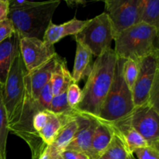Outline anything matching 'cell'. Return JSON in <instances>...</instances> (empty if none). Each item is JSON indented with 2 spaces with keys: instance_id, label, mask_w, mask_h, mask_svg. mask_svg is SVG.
<instances>
[{
  "instance_id": "obj_25",
  "label": "cell",
  "mask_w": 159,
  "mask_h": 159,
  "mask_svg": "<svg viewBox=\"0 0 159 159\" xmlns=\"http://www.w3.org/2000/svg\"><path fill=\"white\" fill-rule=\"evenodd\" d=\"M138 75V62L131 59L124 60L123 75L127 86L132 91Z\"/></svg>"
},
{
  "instance_id": "obj_21",
  "label": "cell",
  "mask_w": 159,
  "mask_h": 159,
  "mask_svg": "<svg viewBox=\"0 0 159 159\" xmlns=\"http://www.w3.org/2000/svg\"><path fill=\"white\" fill-rule=\"evenodd\" d=\"M49 113L50 118L48 124L39 132V136L41 138L42 141L45 145H52L66 118L68 117V115L72 113L57 116V115L54 114L51 112H49Z\"/></svg>"
},
{
  "instance_id": "obj_19",
  "label": "cell",
  "mask_w": 159,
  "mask_h": 159,
  "mask_svg": "<svg viewBox=\"0 0 159 159\" xmlns=\"http://www.w3.org/2000/svg\"><path fill=\"white\" fill-rule=\"evenodd\" d=\"M92 57L93 54L90 53V51L82 43L76 41L75 58L73 72L71 74L73 82L78 83L85 76L89 75L91 71L90 62Z\"/></svg>"
},
{
  "instance_id": "obj_35",
  "label": "cell",
  "mask_w": 159,
  "mask_h": 159,
  "mask_svg": "<svg viewBox=\"0 0 159 159\" xmlns=\"http://www.w3.org/2000/svg\"><path fill=\"white\" fill-rule=\"evenodd\" d=\"M9 13V0H0V23L7 20Z\"/></svg>"
},
{
  "instance_id": "obj_9",
  "label": "cell",
  "mask_w": 159,
  "mask_h": 159,
  "mask_svg": "<svg viewBox=\"0 0 159 159\" xmlns=\"http://www.w3.org/2000/svg\"><path fill=\"white\" fill-rule=\"evenodd\" d=\"M105 13L108 16L115 36L139 23V0H107Z\"/></svg>"
},
{
  "instance_id": "obj_3",
  "label": "cell",
  "mask_w": 159,
  "mask_h": 159,
  "mask_svg": "<svg viewBox=\"0 0 159 159\" xmlns=\"http://www.w3.org/2000/svg\"><path fill=\"white\" fill-rule=\"evenodd\" d=\"M60 3L58 0L35 2L23 9H10L8 19L20 39L25 37L40 39L51 23L54 12Z\"/></svg>"
},
{
  "instance_id": "obj_15",
  "label": "cell",
  "mask_w": 159,
  "mask_h": 159,
  "mask_svg": "<svg viewBox=\"0 0 159 159\" xmlns=\"http://www.w3.org/2000/svg\"><path fill=\"white\" fill-rule=\"evenodd\" d=\"M110 124L115 133L122 140L127 148L133 155L138 149L148 146L146 140L124 120L121 119Z\"/></svg>"
},
{
  "instance_id": "obj_33",
  "label": "cell",
  "mask_w": 159,
  "mask_h": 159,
  "mask_svg": "<svg viewBox=\"0 0 159 159\" xmlns=\"http://www.w3.org/2000/svg\"><path fill=\"white\" fill-rule=\"evenodd\" d=\"M60 155L52 145H47L38 159H56Z\"/></svg>"
},
{
  "instance_id": "obj_18",
  "label": "cell",
  "mask_w": 159,
  "mask_h": 159,
  "mask_svg": "<svg viewBox=\"0 0 159 159\" xmlns=\"http://www.w3.org/2000/svg\"><path fill=\"white\" fill-rule=\"evenodd\" d=\"M71 82H73L71 74L67 68L66 61L61 57L51 74L50 80L54 96L66 92Z\"/></svg>"
},
{
  "instance_id": "obj_10",
  "label": "cell",
  "mask_w": 159,
  "mask_h": 159,
  "mask_svg": "<svg viewBox=\"0 0 159 159\" xmlns=\"http://www.w3.org/2000/svg\"><path fill=\"white\" fill-rule=\"evenodd\" d=\"M19 49L27 72L40 67L57 54L54 46L35 37L20 39Z\"/></svg>"
},
{
  "instance_id": "obj_5",
  "label": "cell",
  "mask_w": 159,
  "mask_h": 159,
  "mask_svg": "<svg viewBox=\"0 0 159 159\" xmlns=\"http://www.w3.org/2000/svg\"><path fill=\"white\" fill-rule=\"evenodd\" d=\"M124 59L117 58L110 89L102 103L97 119L112 124L126 117L134 109L132 91L123 75Z\"/></svg>"
},
{
  "instance_id": "obj_24",
  "label": "cell",
  "mask_w": 159,
  "mask_h": 159,
  "mask_svg": "<svg viewBox=\"0 0 159 159\" xmlns=\"http://www.w3.org/2000/svg\"><path fill=\"white\" fill-rule=\"evenodd\" d=\"M74 110V109L71 108L68 104L66 92H65L53 97L48 111L57 116H61L72 113Z\"/></svg>"
},
{
  "instance_id": "obj_8",
  "label": "cell",
  "mask_w": 159,
  "mask_h": 159,
  "mask_svg": "<svg viewBox=\"0 0 159 159\" xmlns=\"http://www.w3.org/2000/svg\"><path fill=\"white\" fill-rule=\"evenodd\" d=\"M159 75V51L146 56L138 61V75L132 95L134 107L148 102L155 79Z\"/></svg>"
},
{
  "instance_id": "obj_14",
  "label": "cell",
  "mask_w": 159,
  "mask_h": 159,
  "mask_svg": "<svg viewBox=\"0 0 159 159\" xmlns=\"http://www.w3.org/2000/svg\"><path fill=\"white\" fill-rule=\"evenodd\" d=\"M20 37L15 32L0 43V85L3 86L7 79L12 61L19 50Z\"/></svg>"
},
{
  "instance_id": "obj_29",
  "label": "cell",
  "mask_w": 159,
  "mask_h": 159,
  "mask_svg": "<svg viewBox=\"0 0 159 159\" xmlns=\"http://www.w3.org/2000/svg\"><path fill=\"white\" fill-rule=\"evenodd\" d=\"M138 159H159V148L148 145L134 152Z\"/></svg>"
},
{
  "instance_id": "obj_6",
  "label": "cell",
  "mask_w": 159,
  "mask_h": 159,
  "mask_svg": "<svg viewBox=\"0 0 159 159\" xmlns=\"http://www.w3.org/2000/svg\"><path fill=\"white\" fill-rule=\"evenodd\" d=\"M75 37L76 41L85 47L93 56L98 57L111 48L114 33L108 16L102 12L89 20L85 27Z\"/></svg>"
},
{
  "instance_id": "obj_30",
  "label": "cell",
  "mask_w": 159,
  "mask_h": 159,
  "mask_svg": "<svg viewBox=\"0 0 159 159\" xmlns=\"http://www.w3.org/2000/svg\"><path fill=\"white\" fill-rule=\"evenodd\" d=\"M147 102L159 110V75L154 82Z\"/></svg>"
},
{
  "instance_id": "obj_4",
  "label": "cell",
  "mask_w": 159,
  "mask_h": 159,
  "mask_svg": "<svg viewBox=\"0 0 159 159\" xmlns=\"http://www.w3.org/2000/svg\"><path fill=\"white\" fill-rule=\"evenodd\" d=\"M27 73L20 49L12 61L4 85L1 86L2 99L7 115L9 130L18 123L26 99L25 75Z\"/></svg>"
},
{
  "instance_id": "obj_17",
  "label": "cell",
  "mask_w": 159,
  "mask_h": 159,
  "mask_svg": "<svg viewBox=\"0 0 159 159\" xmlns=\"http://www.w3.org/2000/svg\"><path fill=\"white\" fill-rule=\"evenodd\" d=\"M77 113L76 110L74 113L68 115L52 144L53 147L60 153L67 148L75 136L79 128V124L76 119Z\"/></svg>"
},
{
  "instance_id": "obj_22",
  "label": "cell",
  "mask_w": 159,
  "mask_h": 159,
  "mask_svg": "<svg viewBox=\"0 0 159 159\" xmlns=\"http://www.w3.org/2000/svg\"><path fill=\"white\" fill-rule=\"evenodd\" d=\"M99 159H134V157L114 132L111 142Z\"/></svg>"
},
{
  "instance_id": "obj_36",
  "label": "cell",
  "mask_w": 159,
  "mask_h": 159,
  "mask_svg": "<svg viewBox=\"0 0 159 159\" xmlns=\"http://www.w3.org/2000/svg\"><path fill=\"white\" fill-rule=\"evenodd\" d=\"M56 159H62V158H61V155H59V156L58 157H57V158H56Z\"/></svg>"
},
{
  "instance_id": "obj_27",
  "label": "cell",
  "mask_w": 159,
  "mask_h": 159,
  "mask_svg": "<svg viewBox=\"0 0 159 159\" xmlns=\"http://www.w3.org/2000/svg\"><path fill=\"white\" fill-rule=\"evenodd\" d=\"M67 99L70 107L76 110L82 99V91L77 83L71 82L66 91Z\"/></svg>"
},
{
  "instance_id": "obj_16",
  "label": "cell",
  "mask_w": 159,
  "mask_h": 159,
  "mask_svg": "<svg viewBox=\"0 0 159 159\" xmlns=\"http://www.w3.org/2000/svg\"><path fill=\"white\" fill-rule=\"evenodd\" d=\"M113 134L114 131L110 124L98 120V124L95 130L90 147L89 158L91 159L100 158L111 142Z\"/></svg>"
},
{
  "instance_id": "obj_2",
  "label": "cell",
  "mask_w": 159,
  "mask_h": 159,
  "mask_svg": "<svg viewBox=\"0 0 159 159\" xmlns=\"http://www.w3.org/2000/svg\"><path fill=\"white\" fill-rule=\"evenodd\" d=\"M159 30L138 23L115 36L114 52L117 58L139 61L146 56L158 51Z\"/></svg>"
},
{
  "instance_id": "obj_7",
  "label": "cell",
  "mask_w": 159,
  "mask_h": 159,
  "mask_svg": "<svg viewBox=\"0 0 159 159\" xmlns=\"http://www.w3.org/2000/svg\"><path fill=\"white\" fill-rule=\"evenodd\" d=\"M137 130L148 145L159 148V110L148 102L134 107L133 111L123 118Z\"/></svg>"
},
{
  "instance_id": "obj_23",
  "label": "cell",
  "mask_w": 159,
  "mask_h": 159,
  "mask_svg": "<svg viewBox=\"0 0 159 159\" xmlns=\"http://www.w3.org/2000/svg\"><path fill=\"white\" fill-rule=\"evenodd\" d=\"M9 132V122L2 99L0 85V156L2 159H6V144Z\"/></svg>"
},
{
  "instance_id": "obj_31",
  "label": "cell",
  "mask_w": 159,
  "mask_h": 159,
  "mask_svg": "<svg viewBox=\"0 0 159 159\" xmlns=\"http://www.w3.org/2000/svg\"><path fill=\"white\" fill-rule=\"evenodd\" d=\"M14 33L13 26L9 19L0 23V43L10 37Z\"/></svg>"
},
{
  "instance_id": "obj_20",
  "label": "cell",
  "mask_w": 159,
  "mask_h": 159,
  "mask_svg": "<svg viewBox=\"0 0 159 159\" xmlns=\"http://www.w3.org/2000/svg\"><path fill=\"white\" fill-rule=\"evenodd\" d=\"M139 23L150 25L159 30L158 0H139Z\"/></svg>"
},
{
  "instance_id": "obj_11",
  "label": "cell",
  "mask_w": 159,
  "mask_h": 159,
  "mask_svg": "<svg viewBox=\"0 0 159 159\" xmlns=\"http://www.w3.org/2000/svg\"><path fill=\"white\" fill-rule=\"evenodd\" d=\"M76 119L79 124V128L75 136L66 149L84 152L89 156L90 147L98 124V120L89 115L79 113V111Z\"/></svg>"
},
{
  "instance_id": "obj_32",
  "label": "cell",
  "mask_w": 159,
  "mask_h": 159,
  "mask_svg": "<svg viewBox=\"0 0 159 159\" xmlns=\"http://www.w3.org/2000/svg\"><path fill=\"white\" fill-rule=\"evenodd\" d=\"M62 159H91L87 154L79 151L65 149L61 153Z\"/></svg>"
},
{
  "instance_id": "obj_34",
  "label": "cell",
  "mask_w": 159,
  "mask_h": 159,
  "mask_svg": "<svg viewBox=\"0 0 159 159\" xmlns=\"http://www.w3.org/2000/svg\"><path fill=\"white\" fill-rule=\"evenodd\" d=\"M9 10L10 9H20L31 6L35 2L27 0H9Z\"/></svg>"
},
{
  "instance_id": "obj_26",
  "label": "cell",
  "mask_w": 159,
  "mask_h": 159,
  "mask_svg": "<svg viewBox=\"0 0 159 159\" xmlns=\"http://www.w3.org/2000/svg\"><path fill=\"white\" fill-rule=\"evenodd\" d=\"M53 97L54 95L52 93L51 84L49 82L42 88L35 100L40 110H49Z\"/></svg>"
},
{
  "instance_id": "obj_28",
  "label": "cell",
  "mask_w": 159,
  "mask_h": 159,
  "mask_svg": "<svg viewBox=\"0 0 159 159\" xmlns=\"http://www.w3.org/2000/svg\"><path fill=\"white\" fill-rule=\"evenodd\" d=\"M49 118L50 113L48 110H40L34 115L32 120L33 128L38 134L39 132L48 124Z\"/></svg>"
},
{
  "instance_id": "obj_13",
  "label": "cell",
  "mask_w": 159,
  "mask_h": 159,
  "mask_svg": "<svg viewBox=\"0 0 159 159\" xmlns=\"http://www.w3.org/2000/svg\"><path fill=\"white\" fill-rule=\"evenodd\" d=\"M89 20H80L74 18L61 24H54L51 22L47 28L43 36V40L45 43L54 46L57 42L66 36L79 34L85 26Z\"/></svg>"
},
{
  "instance_id": "obj_37",
  "label": "cell",
  "mask_w": 159,
  "mask_h": 159,
  "mask_svg": "<svg viewBox=\"0 0 159 159\" xmlns=\"http://www.w3.org/2000/svg\"><path fill=\"white\" fill-rule=\"evenodd\" d=\"M0 159H2V158H1V156H0Z\"/></svg>"
},
{
  "instance_id": "obj_12",
  "label": "cell",
  "mask_w": 159,
  "mask_h": 159,
  "mask_svg": "<svg viewBox=\"0 0 159 159\" xmlns=\"http://www.w3.org/2000/svg\"><path fill=\"white\" fill-rule=\"evenodd\" d=\"M60 58V56L56 54L40 67L26 73L25 75L26 88L33 99H37L42 88L49 83L51 74Z\"/></svg>"
},
{
  "instance_id": "obj_1",
  "label": "cell",
  "mask_w": 159,
  "mask_h": 159,
  "mask_svg": "<svg viewBox=\"0 0 159 159\" xmlns=\"http://www.w3.org/2000/svg\"><path fill=\"white\" fill-rule=\"evenodd\" d=\"M116 60L114 51L110 48L95 61L82 90V101L76 109L79 113L98 118L113 83Z\"/></svg>"
}]
</instances>
